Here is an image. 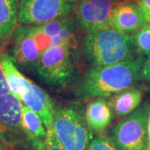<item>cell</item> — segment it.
<instances>
[{
    "mask_svg": "<svg viewBox=\"0 0 150 150\" xmlns=\"http://www.w3.org/2000/svg\"><path fill=\"white\" fill-rule=\"evenodd\" d=\"M144 56L118 64L93 67L88 70L80 85L86 98L113 96L136 84L142 78Z\"/></svg>",
    "mask_w": 150,
    "mask_h": 150,
    "instance_id": "obj_1",
    "label": "cell"
},
{
    "mask_svg": "<svg viewBox=\"0 0 150 150\" xmlns=\"http://www.w3.org/2000/svg\"><path fill=\"white\" fill-rule=\"evenodd\" d=\"M86 58L93 67L118 64L134 59V36L108 28L89 33L83 38Z\"/></svg>",
    "mask_w": 150,
    "mask_h": 150,
    "instance_id": "obj_2",
    "label": "cell"
},
{
    "mask_svg": "<svg viewBox=\"0 0 150 150\" xmlns=\"http://www.w3.org/2000/svg\"><path fill=\"white\" fill-rule=\"evenodd\" d=\"M52 131L65 150H88L93 139L85 116L74 106L55 109Z\"/></svg>",
    "mask_w": 150,
    "mask_h": 150,
    "instance_id": "obj_3",
    "label": "cell"
},
{
    "mask_svg": "<svg viewBox=\"0 0 150 150\" xmlns=\"http://www.w3.org/2000/svg\"><path fill=\"white\" fill-rule=\"evenodd\" d=\"M72 47L59 44L46 49L38 59L36 70L43 80L53 85H65L74 77Z\"/></svg>",
    "mask_w": 150,
    "mask_h": 150,
    "instance_id": "obj_4",
    "label": "cell"
},
{
    "mask_svg": "<svg viewBox=\"0 0 150 150\" xmlns=\"http://www.w3.org/2000/svg\"><path fill=\"white\" fill-rule=\"evenodd\" d=\"M148 112L138 108L118 121L112 130L111 140L118 150H146L148 144Z\"/></svg>",
    "mask_w": 150,
    "mask_h": 150,
    "instance_id": "obj_5",
    "label": "cell"
},
{
    "mask_svg": "<svg viewBox=\"0 0 150 150\" xmlns=\"http://www.w3.org/2000/svg\"><path fill=\"white\" fill-rule=\"evenodd\" d=\"M72 5L68 0H18V23L21 25H41L68 16Z\"/></svg>",
    "mask_w": 150,
    "mask_h": 150,
    "instance_id": "obj_6",
    "label": "cell"
},
{
    "mask_svg": "<svg viewBox=\"0 0 150 150\" xmlns=\"http://www.w3.org/2000/svg\"><path fill=\"white\" fill-rule=\"evenodd\" d=\"M23 103L13 93L0 96V136L10 147L27 138L22 126Z\"/></svg>",
    "mask_w": 150,
    "mask_h": 150,
    "instance_id": "obj_7",
    "label": "cell"
},
{
    "mask_svg": "<svg viewBox=\"0 0 150 150\" xmlns=\"http://www.w3.org/2000/svg\"><path fill=\"white\" fill-rule=\"evenodd\" d=\"M116 0H82L76 8L79 23L85 31L93 33L110 28V17Z\"/></svg>",
    "mask_w": 150,
    "mask_h": 150,
    "instance_id": "obj_8",
    "label": "cell"
},
{
    "mask_svg": "<svg viewBox=\"0 0 150 150\" xmlns=\"http://www.w3.org/2000/svg\"><path fill=\"white\" fill-rule=\"evenodd\" d=\"M11 41L13 48L10 57L14 64L25 69L36 68L41 54L27 25L18 24Z\"/></svg>",
    "mask_w": 150,
    "mask_h": 150,
    "instance_id": "obj_9",
    "label": "cell"
},
{
    "mask_svg": "<svg viewBox=\"0 0 150 150\" xmlns=\"http://www.w3.org/2000/svg\"><path fill=\"white\" fill-rule=\"evenodd\" d=\"M146 23L137 2H123L113 8L110 17V28L128 33L138 31Z\"/></svg>",
    "mask_w": 150,
    "mask_h": 150,
    "instance_id": "obj_10",
    "label": "cell"
},
{
    "mask_svg": "<svg viewBox=\"0 0 150 150\" xmlns=\"http://www.w3.org/2000/svg\"><path fill=\"white\" fill-rule=\"evenodd\" d=\"M20 100L40 117L47 131L53 129L55 109L51 98L43 88L33 83L30 90L23 94Z\"/></svg>",
    "mask_w": 150,
    "mask_h": 150,
    "instance_id": "obj_11",
    "label": "cell"
},
{
    "mask_svg": "<svg viewBox=\"0 0 150 150\" xmlns=\"http://www.w3.org/2000/svg\"><path fill=\"white\" fill-rule=\"evenodd\" d=\"M18 0H0V55L10 43L18 25Z\"/></svg>",
    "mask_w": 150,
    "mask_h": 150,
    "instance_id": "obj_12",
    "label": "cell"
},
{
    "mask_svg": "<svg viewBox=\"0 0 150 150\" xmlns=\"http://www.w3.org/2000/svg\"><path fill=\"white\" fill-rule=\"evenodd\" d=\"M112 112L110 103L104 98H97L88 103L85 118L92 131L97 134L103 132L112 121Z\"/></svg>",
    "mask_w": 150,
    "mask_h": 150,
    "instance_id": "obj_13",
    "label": "cell"
},
{
    "mask_svg": "<svg viewBox=\"0 0 150 150\" xmlns=\"http://www.w3.org/2000/svg\"><path fill=\"white\" fill-rule=\"evenodd\" d=\"M0 59L10 93L20 99L23 94L30 90L33 83L20 73L9 55L1 54Z\"/></svg>",
    "mask_w": 150,
    "mask_h": 150,
    "instance_id": "obj_14",
    "label": "cell"
},
{
    "mask_svg": "<svg viewBox=\"0 0 150 150\" xmlns=\"http://www.w3.org/2000/svg\"><path fill=\"white\" fill-rule=\"evenodd\" d=\"M22 126L27 140L32 143L36 149L46 139L48 131L40 117L23 103L22 106Z\"/></svg>",
    "mask_w": 150,
    "mask_h": 150,
    "instance_id": "obj_15",
    "label": "cell"
},
{
    "mask_svg": "<svg viewBox=\"0 0 150 150\" xmlns=\"http://www.w3.org/2000/svg\"><path fill=\"white\" fill-rule=\"evenodd\" d=\"M142 98L143 92L141 89L129 88L111 97L109 103L116 116L126 117L138 108Z\"/></svg>",
    "mask_w": 150,
    "mask_h": 150,
    "instance_id": "obj_16",
    "label": "cell"
},
{
    "mask_svg": "<svg viewBox=\"0 0 150 150\" xmlns=\"http://www.w3.org/2000/svg\"><path fill=\"white\" fill-rule=\"evenodd\" d=\"M137 52L141 56H150V23L138 30L134 36Z\"/></svg>",
    "mask_w": 150,
    "mask_h": 150,
    "instance_id": "obj_17",
    "label": "cell"
},
{
    "mask_svg": "<svg viewBox=\"0 0 150 150\" xmlns=\"http://www.w3.org/2000/svg\"><path fill=\"white\" fill-rule=\"evenodd\" d=\"M88 150H118L114 146L111 139L103 136H97L93 138Z\"/></svg>",
    "mask_w": 150,
    "mask_h": 150,
    "instance_id": "obj_18",
    "label": "cell"
},
{
    "mask_svg": "<svg viewBox=\"0 0 150 150\" xmlns=\"http://www.w3.org/2000/svg\"><path fill=\"white\" fill-rule=\"evenodd\" d=\"M36 150H65L60 144L52 130H48L46 139L36 148Z\"/></svg>",
    "mask_w": 150,
    "mask_h": 150,
    "instance_id": "obj_19",
    "label": "cell"
},
{
    "mask_svg": "<svg viewBox=\"0 0 150 150\" xmlns=\"http://www.w3.org/2000/svg\"><path fill=\"white\" fill-rule=\"evenodd\" d=\"M146 24L150 23V0H137Z\"/></svg>",
    "mask_w": 150,
    "mask_h": 150,
    "instance_id": "obj_20",
    "label": "cell"
},
{
    "mask_svg": "<svg viewBox=\"0 0 150 150\" xmlns=\"http://www.w3.org/2000/svg\"><path fill=\"white\" fill-rule=\"evenodd\" d=\"M9 93H10V90L6 80L5 74H4L3 65L1 63V59H0V96L5 95Z\"/></svg>",
    "mask_w": 150,
    "mask_h": 150,
    "instance_id": "obj_21",
    "label": "cell"
},
{
    "mask_svg": "<svg viewBox=\"0 0 150 150\" xmlns=\"http://www.w3.org/2000/svg\"><path fill=\"white\" fill-rule=\"evenodd\" d=\"M142 77L147 81L150 82V56L148 57L143 65L142 69Z\"/></svg>",
    "mask_w": 150,
    "mask_h": 150,
    "instance_id": "obj_22",
    "label": "cell"
},
{
    "mask_svg": "<svg viewBox=\"0 0 150 150\" xmlns=\"http://www.w3.org/2000/svg\"><path fill=\"white\" fill-rule=\"evenodd\" d=\"M148 112V120H147V127H148V144H147V149L150 150V106L147 108Z\"/></svg>",
    "mask_w": 150,
    "mask_h": 150,
    "instance_id": "obj_23",
    "label": "cell"
},
{
    "mask_svg": "<svg viewBox=\"0 0 150 150\" xmlns=\"http://www.w3.org/2000/svg\"><path fill=\"white\" fill-rule=\"evenodd\" d=\"M11 148L12 147H10L9 145L5 141L2 139V137L0 136V150H11Z\"/></svg>",
    "mask_w": 150,
    "mask_h": 150,
    "instance_id": "obj_24",
    "label": "cell"
},
{
    "mask_svg": "<svg viewBox=\"0 0 150 150\" xmlns=\"http://www.w3.org/2000/svg\"><path fill=\"white\" fill-rule=\"evenodd\" d=\"M118 4L123 3V2H127V1H134V0H116Z\"/></svg>",
    "mask_w": 150,
    "mask_h": 150,
    "instance_id": "obj_25",
    "label": "cell"
},
{
    "mask_svg": "<svg viewBox=\"0 0 150 150\" xmlns=\"http://www.w3.org/2000/svg\"><path fill=\"white\" fill-rule=\"evenodd\" d=\"M69 3H73V2H76V1H82V0H68Z\"/></svg>",
    "mask_w": 150,
    "mask_h": 150,
    "instance_id": "obj_26",
    "label": "cell"
}]
</instances>
